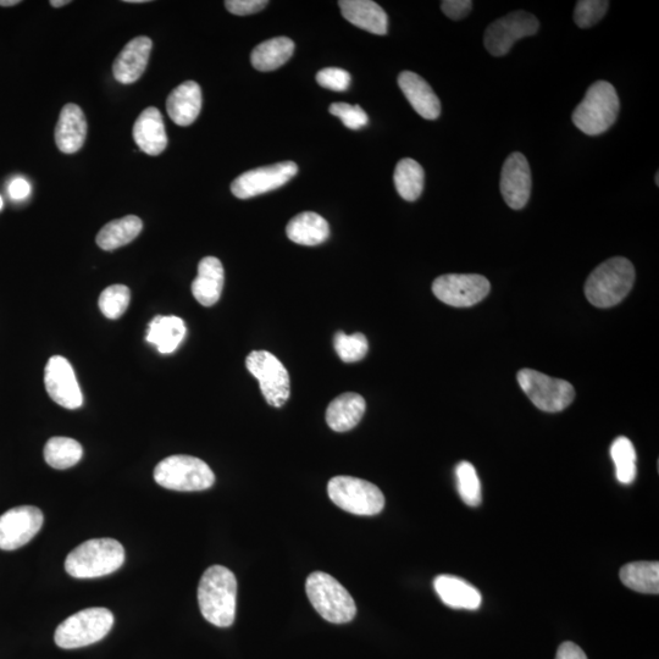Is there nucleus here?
Masks as SVG:
<instances>
[{
    "label": "nucleus",
    "mask_w": 659,
    "mask_h": 659,
    "mask_svg": "<svg viewBox=\"0 0 659 659\" xmlns=\"http://www.w3.org/2000/svg\"><path fill=\"white\" fill-rule=\"evenodd\" d=\"M620 580L631 590L641 592V594L657 595L659 592V563H629L620 569Z\"/></svg>",
    "instance_id": "obj_30"
},
{
    "label": "nucleus",
    "mask_w": 659,
    "mask_h": 659,
    "mask_svg": "<svg viewBox=\"0 0 659 659\" xmlns=\"http://www.w3.org/2000/svg\"><path fill=\"white\" fill-rule=\"evenodd\" d=\"M44 522L41 509L20 506L0 515V550L14 551L29 544Z\"/></svg>",
    "instance_id": "obj_14"
},
{
    "label": "nucleus",
    "mask_w": 659,
    "mask_h": 659,
    "mask_svg": "<svg viewBox=\"0 0 659 659\" xmlns=\"http://www.w3.org/2000/svg\"><path fill=\"white\" fill-rule=\"evenodd\" d=\"M343 18L359 29L384 36L389 31V18L379 4L371 0H341Z\"/></svg>",
    "instance_id": "obj_22"
},
{
    "label": "nucleus",
    "mask_w": 659,
    "mask_h": 659,
    "mask_svg": "<svg viewBox=\"0 0 659 659\" xmlns=\"http://www.w3.org/2000/svg\"><path fill=\"white\" fill-rule=\"evenodd\" d=\"M330 113L342 120L348 129L357 131L363 129L369 123L367 113L359 105L348 103H334L330 105Z\"/></svg>",
    "instance_id": "obj_38"
},
{
    "label": "nucleus",
    "mask_w": 659,
    "mask_h": 659,
    "mask_svg": "<svg viewBox=\"0 0 659 659\" xmlns=\"http://www.w3.org/2000/svg\"><path fill=\"white\" fill-rule=\"evenodd\" d=\"M87 136V120L79 105L66 104L60 113L55 142L60 152L74 154L85 145Z\"/></svg>",
    "instance_id": "obj_19"
},
{
    "label": "nucleus",
    "mask_w": 659,
    "mask_h": 659,
    "mask_svg": "<svg viewBox=\"0 0 659 659\" xmlns=\"http://www.w3.org/2000/svg\"><path fill=\"white\" fill-rule=\"evenodd\" d=\"M533 186V177L528 159L519 152L512 153L503 164L501 193L509 208L523 209L528 204Z\"/></svg>",
    "instance_id": "obj_16"
},
{
    "label": "nucleus",
    "mask_w": 659,
    "mask_h": 659,
    "mask_svg": "<svg viewBox=\"0 0 659 659\" xmlns=\"http://www.w3.org/2000/svg\"><path fill=\"white\" fill-rule=\"evenodd\" d=\"M3 206H4L3 198L0 197V210H2Z\"/></svg>",
    "instance_id": "obj_47"
},
{
    "label": "nucleus",
    "mask_w": 659,
    "mask_h": 659,
    "mask_svg": "<svg viewBox=\"0 0 659 659\" xmlns=\"http://www.w3.org/2000/svg\"><path fill=\"white\" fill-rule=\"evenodd\" d=\"M398 86L415 112L422 118L426 120L439 118L441 115L440 99L422 76L412 73V71H403L398 76Z\"/></svg>",
    "instance_id": "obj_18"
},
{
    "label": "nucleus",
    "mask_w": 659,
    "mask_h": 659,
    "mask_svg": "<svg viewBox=\"0 0 659 659\" xmlns=\"http://www.w3.org/2000/svg\"><path fill=\"white\" fill-rule=\"evenodd\" d=\"M225 271L223 264L215 257H206L198 264V275L192 282V293L204 307H212L223 293Z\"/></svg>",
    "instance_id": "obj_23"
},
{
    "label": "nucleus",
    "mask_w": 659,
    "mask_h": 659,
    "mask_svg": "<svg viewBox=\"0 0 659 659\" xmlns=\"http://www.w3.org/2000/svg\"><path fill=\"white\" fill-rule=\"evenodd\" d=\"M166 110L179 126H190L202 110V90L195 81H186L169 94Z\"/></svg>",
    "instance_id": "obj_21"
},
{
    "label": "nucleus",
    "mask_w": 659,
    "mask_h": 659,
    "mask_svg": "<svg viewBox=\"0 0 659 659\" xmlns=\"http://www.w3.org/2000/svg\"><path fill=\"white\" fill-rule=\"evenodd\" d=\"M298 173V166L293 162H282L263 168L246 171L232 182L231 191L240 199L264 195L287 184Z\"/></svg>",
    "instance_id": "obj_13"
},
{
    "label": "nucleus",
    "mask_w": 659,
    "mask_h": 659,
    "mask_svg": "<svg viewBox=\"0 0 659 659\" xmlns=\"http://www.w3.org/2000/svg\"><path fill=\"white\" fill-rule=\"evenodd\" d=\"M80 442L69 437H52L44 447V459L54 469H69L81 461Z\"/></svg>",
    "instance_id": "obj_32"
},
{
    "label": "nucleus",
    "mask_w": 659,
    "mask_h": 659,
    "mask_svg": "<svg viewBox=\"0 0 659 659\" xmlns=\"http://www.w3.org/2000/svg\"><path fill=\"white\" fill-rule=\"evenodd\" d=\"M154 479L164 489L195 492L208 490L215 475L206 462L191 456H170L154 469Z\"/></svg>",
    "instance_id": "obj_7"
},
{
    "label": "nucleus",
    "mask_w": 659,
    "mask_h": 659,
    "mask_svg": "<svg viewBox=\"0 0 659 659\" xmlns=\"http://www.w3.org/2000/svg\"><path fill=\"white\" fill-rule=\"evenodd\" d=\"M437 595L446 606L476 611L481 606V594L476 587L453 575H439L434 581Z\"/></svg>",
    "instance_id": "obj_24"
},
{
    "label": "nucleus",
    "mask_w": 659,
    "mask_h": 659,
    "mask_svg": "<svg viewBox=\"0 0 659 659\" xmlns=\"http://www.w3.org/2000/svg\"><path fill=\"white\" fill-rule=\"evenodd\" d=\"M540 22L533 14L519 10L492 22L484 36L486 51L494 57H503L511 51L515 42L536 35Z\"/></svg>",
    "instance_id": "obj_11"
},
{
    "label": "nucleus",
    "mask_w": 659,
    "mask_h": 659,
    "mask_svg": "<svg viewBox=\"0 0 659 659\" xmlns=\"http://www.w3.org/2000/svg\"><path fill=\"white\" fill-rule=\"evenodd\" d=\"M328 494L337 507L356 515H376L385 507L378 486L353 476H335L329 481Z\"/></svg>",
    "instance_id": "obj_8"
},
{
    "label": "nucleus",
    "mask_w": 659,
    "mask_h": 659,
    "mask_svg": "<svg viewBox=\"0 0 659 659\" xmlns=\"http://www.w3.org/2000/svg\"><path fill=\"white\" fill-rule=\"evenodd\" d=\"M611 457L616 464V475L620 484L630 485L636 479V451L627 437L620 436L613 442Z\"/></svg>",
    "instance_id": "obj_33"
},
{
    "label": "nucleus",
    "mask_w": 659,
    "mask_h": 659,
    "mask_svg": "<svg viewBox=\"0 0 659 659\" xmlns=\"http://www.w3.org/2000/svg\"><path fill=\"white\" fill-rule=\"evenodd\" d=\"M307 596L315 611L332 624L350 623L357 606L350 592L331 575L314 572L306 583Z\"/></svg>",
    "instance_id": "obj_5"
},
{
    "label": "nucleus",
    "mask_w": 659,
    "mask_h": 659,
    "mask_svg": "<svg viewBox=\"0 0 659 659\" xmlns=\"http://www.w3.org/2000/svg\"><path fill=\"white\" fill-rule=\"evenodd\" d=\"M472 8V0H443L441 3L443 14L456 21L467 18Z\"/></svg>",
    "instance_id": "obj_41"
},
{
    "label": "nucleus",
    "mask_w": 659,
    "mask_h": 659,
    "mask_svg": "<svg viewBox=\"0 0 659 659\" xmlns=\"http://www.w3.org/2000/svg\"><path fill=\"white\" fill-rule=\"evenodd\" d=\"M556 659H587V657L577 644L568 641L559 646Z\"/></svg>",
    "instance_id": "obj_42"
},
{
    "label": "nucleus",
    "mask_w": 659,
    "mask_h": 659,
    "mask_svg": "<svg viewBox=\"0 0 659 659\" xmlns=\"http://www.w3.org/2000/svg\"><path fill=\"white\" fill-rule=\"evenodd\" d=\"M153 48L151 38L140 36L126 44L113 65L115 80L131 85L145 73Z\"/></svg>",
    "instance_id": "obj_17"
},
{
    "label": "nucleus",
    "mask_w": 659,
    "mask_h": 659,
    "mask_svg": "<svg viewBox=\"0 0 659 659\" xmlns=\"http://www.w3.org/2000/svg\"><path fill=\"white\" fill-rule=\"evenodd\" d=\"M70 3V0H52L51 5L53 8H63Z\"/></svg>",
    "instance_id": "obj_44"
},
{
    "label": "nucleus",
    "mask_w": 659,
    "mask_h": 659,
    "mask_svg": "<svg viewBox=\"0 0 659 659\" xmlns=\"http://www.w3.org/2000/svg\"><path fill=\"white\" fill-rule=\"evenodd\" d=\"M334 347L342 362L356 363L362 361L369 351V342L361 332L346 335L339 331L334 337Z\"/></svg>",
    "instance_id": "obj_34"
},
{
    "label": "nucleus",
    "mask_w": 659,
    "mask_h": 659,
    "mask_svg": "<svg viewBox=\"0 0 659 659\" xmlns=\"http://www.w3.org/2000/svg\"><path fill=\"white\" fill-rule=\"evenodd\" d=\"M365 400L358 393H343L329 404L326 423L336 433H346L361 423L365 413Z\"/></svg>",
    "instance_id": "obj_25"
},
{
    "label": "nucleus",
    "mask_w": 659,
    "mask_h": 659,
    "mask_svg": "<svg viewBox=\"0 0 659 659\" xmlns=\"http://www.w3.org/2000/svg\"><path fill=\"white\" fill-rule=\"evenodd\" d=\"M20 3V0H0V7H14Z\"/></svg>",
    "instance_id": "obj_45"
},
{
    "label": "nucleus",
    "mask_w": 659,
    "mask_h": 659,
    "mask_svg": "<svg viewBox=\"0 0 659 659\" xmlns=\"http://www.w3.org/2000/svg\"><path fill=\"white\" fill-rule=\"evenodd\" d=\"M490 281L478 274H448L434 281L437 299L456 308L473 307L489 295Z\"/></svg>",
    "instance_id": "obj_12"
},
{
    "label": "nucleus",
    "mask_w": 659,
    "mask_h": 659,
    "mask_svg": "<svg viewBox=\"0 0 659 659\" xmlns=\"http://www.w3.org/2000/svg\"><path fill=\"white\" fill-rule=\"evenodd\" d=\"M237 580L223 566H213L203 574L198 586L202 616L219 628H229L236 617Z\"/></svg>",
    "instance_id": "obj_1"
},
{
    "label": "nucleus",
    "mask_w": 659,
    "mask_h": 659,
    "mask_svg": "<svg viewBox=\"0 0 659 659\" xmlns=\"http://www.w3.org/2000/svg\"><path fill=\"white\" fill-rule=\"evenodd\" d=\"M185 321L179 317L158 315L148 325L147 341L158 348L162 354L177 350L186 336Z\"/></svg>",
    "instance_id": "obj_27"
},
{
    "label": "nucleus",
    "mask_w": 659,
    "mask_h": 659,
    "mask_svg": "<svg viewBox=\"0 0 659 659\" xmlns=\"http://www.w3.org/2000/svg\"><path fill=\"white\" fill-rule=\"evenodd\" d=\"M143 229L142 220L135 215L123 219L110 221L97 235V245L103 251H115L120 247L129 245Z\"/></svg>",
    "instance_id": "obj_29"
},
{
    "label": "nucleus",
    "mask_w": 659,
    "mask_h": 659,
    "mask_svg": "<svg viewBox=\"0 0 659 659\" xmlns=\"http://www.w3.org/2000/svg\"><path fill=\"white\" fill-rule=\"evenodd\" d=\"M114 625L113 613L107 608L94 607L64 620L55 631V644L65 650L80 649L101 641Z\"/></svg>",
    "instance_id": "obj_6"
},
{
    "label": "nucleus",
    "mask_w": 659,
    "mask_h": 659,
    "mask_svg": "<svg viewBox=\"0 0 659 659\" xmlns=\"http://www.w3.org/2000/svg\"><path fill=\"white\" fill-rule=\"evenodd\" d=\"M44 385L49 397L59 406L66 409H77L82 406L83 396L80 385L68 359L62 356L49 359L44 371Z\"/></svg>",
    "instance_id": "obj_15"
},
{
    "label": "nucleus",
    "mask_w": 659,
    "mask_h": 659,
    "mask_svg": "<svg viewBox=\"0 0 659 659\" xmlns=\"http://www.w3.org/2000/svg\"><path fill=\"white\" fill-rule=\"evenodd\" d=\"M295 52V43L291 38L276 37L258 44L251 54L254 69L268 73L281 68L291 59Z\"/></svg>",
    "instance_id": "obj_28"
},
{
    "label": "nucleus",
    "mask_w": 659,
    "mask_h": 659,
    "mask_svg": "<svg viewBox=\"0 0 659 659\" xmlns=\"http://www.w3.org/2000/svg\"><path fill=\"white\" fill-rule=\"evenodd\" d=\"M609 2L605 0H580L575 5L574 21L580 29H590L600 22L607 13Z\"/></svg>",
    "instance_id": "obj_37"
},
{
    "label": "nucleus",
    "mask_w": 659,
    "mask_h": 659,
    "mask_svg": "<svg viewBox=\"0 0 659 659\" xmlns=\"http://www.w3.org/2000/svg\"><path fill=\"white\" fill-rule=\"evenodd\" d=\"M131 292L125 285H113L105 289L99 297V309L108 319H119L129 308Z\"/></svg>",
    "instance_id": "obj_36"
},
{
    "label": "nucleus",
    "mask_w": 659,
    "mask_h": 659,
    "mask_svg": "<svg viewBox=\"0 0 659 659\" xmlns=\"http://www.w3.org/2000/svg\"><path fill=\"white\" fill-rule=\"evenodd\" d=\"M125 3L142 4V3H148V0H125Z\"/></svg>",
    "instance_id": "obj_46"
},
{
    "label": "nucleus",
    "mask_w": 659,
    "mask_h": 659,
    "mask_svg": "<svg viewBox=\"0 0 659 659\" xmlns=\"http://www.w3.org/2000/svg\"><path fill=\"white\" fill-rule=\"evenodd\" d=\"M396 190L404 201L414 202L422 196L425 174L423 166L411 158L398 162L393 175Z\"/></svg>",
    "instance_id": "obj_31"
},
{
    "label": "nucleus",
    "mask_w": 659,
    "mask_h": 659,
    "mask_svg": "<svg viewBox=\"0 0 659 659\" xmlns=\"http://www.w3.org/2000/svg\"><path fill=\"white\" fill-rule=\"evenodd\" d=\"M635 276L634 265L627 258L608 259L586 280L585 296L597 308L617 306L633 289Z\"/></svg>",
    "instance_id": "obj_2"
},
{
    "label": "nucleus",
    "mask_w": 659,
    "mask_h": 659,
    "mask_svg": "<svg viewBox=\"0 0 659 659\" xmlns=\"http://www.w3.org/2000/svg\"><path fill=\"white\" fill-rule=\"evenodd\" d=\"M620 102L616 88L607 81L592 83L573 113V124L587 136H598L616 123Z\"/></svg>",
    "instance_id": "obj_4"
},
{
    "label": "nucleus",
    "mask_w": 659,
    "mask_h": 659,
    "mask_svg": "<svg viewBox=\"0 0 659 659\" xmlns=\"http://www.w3.org/2000/svg\"><path fill=\"white\" fill-rule=\"evenodd\" d=\"M125 550L114 539H93L83 542L69 553L65 570L76 579H93L115 573L123 567Z\"/></svg>",
    "instance_id": "obj_3"
},
{
    "label": "nucleus",
    "mask_w": 659,
    "mask_h": 659,
    "mask_svg": "<svg viewBox=\"0 0 659 659\" xmlns=\"http://www.w3.org/2000/svg\"><path fill=\"white\" fill-rule=\"evenodd\" d=\"M246 367L259 381L260 391L269 406L284 407L291 395V380L285 365L273 353L253 351L248 354Z\"/></svg>",
    "instance_id": "obj_10"
},
{
    "label": "nucleus",
    "mask_w": 659,
    "mask_h": 659,
    "mask_svg": "<svg viewBox=\"0 0 659 659\" xmlns=\"http://www.w3.org/2000/svg\"><path fill=\"white\" fill-rule=\"evenodd\" d=\"M132 135L141 151L153 157L162 154L168 147L163 115L157 108L143 110L136 120Z\"/></svg>",
    "instance_id": "obj_20"
},
{
    "label": "nucleus",
    "mask_w": 659,
    "mask_h": 659,
    "mask_svg": "<svg viewBox=\"0 0 659 659\" xmlns=\"http://www.w3.org/2000/svg\"><path fill=\"white\" fill-rule=\"evenodd\" d=\"M268 4L267 0H226L225 7L231 14L246 16L259 13Z\"/></svg>",
    "instance_id": "obj_40"
},
{
    "label": "nucleus",
    "mask_w": 659,
    "mask_h": 659,
    "mask_svg": "<svg viewBox=\"0 0 659 659\" xmlns=\"http://www.w3.org/2000/svg\"><path fill=\"white\" fill-rule=\"evenodd\" d=\"M517 379L525 395L540 411L562 412L574 401V387L566 380L551 378L533 369L520 370Z\"/></svg>",
    "instance_id": "obj_9"
},
{
    "label": "nucleus",
    "mask_w": 659,
    "mask_h": 659,
    "mask_svg": "<svg viewBox=\"0 0 659 659\" xmlns=\"http://www.w3.org/2000/svg\"><path fill=\"white\" fill-rule=\"evenodd\" d=\"M286 234L297 245L318 246L328 240L330 226L319 214L304 212L290 220Z\"/></svg>",
    "instance_id": "obj_26"
},
{
    "label": "nucleus",
    "mask_w": 659,
    "mask_h": 659,
    "mask_svg": "<svg viewBox=\"0 0 659 659\" xmlns=\"http://www.w3.org/2000/svg\"><path fill=\"white\" fill-rule=\"evenodd\" d=\"M456 476L458 492L465 505L470 507L480 506L481 484L474 465L469 462L459 463L456 469Z\"/></svg>",
    "instance_id": "obj_35"
},
{
    "label": "nucleus",
    "mask_w": 659,
    "mask_h": 659,
    "mask_svg": "<svg viewBox=\"0 0 659 659\" xmlns=\"http://www.w3.org/2000/svg\"><path fill=\"white\" fill-rule=\"evenodd\" d=\"M31 186L29 182L24 179H16L11 182L9 186V195L11 198L20 201V199H25L30 195Z\"/></svg>",
    "instance_id": "obj_43"
},
{
    "label": "nucleus",
    "mask_w": 659,
    "mask_h": 659,
    "mask_svg": "<svg viewBox=\"0 0 659 659\" xmlns=\"http://www.w3.org/2000/svg\"><path fill=\"white\" fill-rule=\"evenodd\" d=\"M351 75L348 71L339 68H326L317 74V82L326 90L345 92L350 88Z\"/></svg>",
    "instance_id": "obj_39"
},
{
    "label": "nucleus",
    "mask_w": 659,
    "mask_h": 659,
    "mask_svg": "<svg viewBox=\"0 0 659 659\" xmlns=\"http://www.w3.org/2000/svg\"><path fill=\"white\" fill-rule=\"evenodd\" d=\"M658 176H659V173L656 174V185L657 186L659 185Z\"/></svg>",
    "instance_id": "obj_48"
}]
</instances>
